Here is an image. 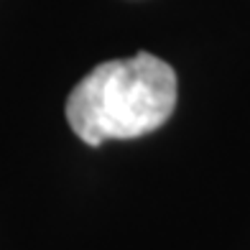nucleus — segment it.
Listing matches in <instances>:
<instances>
[{
    "mask_svg": "<svg viewBox=\"0 0 250 250\" xmlns=\"http://www.w3.org/2000/svg\"><path fill=\"white\" fill-rule=\"evenodd\" d=\"M176 107V74L153 54L95 66L69 97L66 120L87 146L153 133Z\"/></svg>",
    "mask_w": 250,
    "mask_h": 250,
    "instance_id": "1",
    "label": "nucleus"
}]
</instances>
